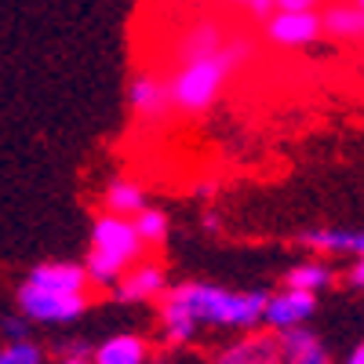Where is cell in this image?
I'll use <instances>...</instances> for the list:
<instances>
[{
	"label": "cell",
	"instance_id": "6da1fadb",
	"mask_svg": "<svg viewBox=\"0 0 364 364\" xmlns=\"http://www.w3.org/2000/svg\"><path fill=\"white\" fill-rule=\"evenodd\" d=\"M269 291H230L208 281H186L164 288L161 295V339L168 346H186L200 328H237L248 331L262 324Z\"/></svg>",
	"mask_w": 364,
	"mask_h": 364
},
{
	"label": "cell",
	"instance_id": "7a4b0ae2",
	"mask_svg": "<svg viewBox=\"0 0 364 364\" xmlns=\"http://www.w3.org/2000/svg\"><path fill=\"white\" fill-rule=\"evenodd\" d=\"M252 58H255V41L248 33H230L219 51L190 58V63H178L175 73L168 77L175 113H190V117L208 113L219 102L226 84L245 70Z\"/></svg>",
	"mask_w": 364,
	"mask_h": 364
},
{
	"label": "cell",
	"instance_id": "3957f363",
	"mask_svg": "<svg viewBox=\"0 0 364 364\" xmlns=\"http://www.w3.org/2000/svg\"><path fill=\"white\" fill-rule=\"evenodd\" d=\"M139 259H146V245L135 233V223L128 215H109V211H102L91 223V248L84 255L87 284L113 288L120 281V273Z\"/></svg>",
	"mask_w": 364,
	"mask_h": 364
},
{
	"label": "cell",
	"instance_id": "277c9868",
	"mask_svg": "<svg viewBox=\"0 0 364 364\" xmlns=\"http://www.w3.org/2000/svg\"><path fill=\"white\" fill-rule=\"evenodd\" d=\"M87 310V291H51L33 281L18 288V314L29 324H70Z\"/></svg>",
	"mask_w": 364,
	"mask_h": 364
},
{
	"label": "cell",
	"instance_id": "5b68a950",
	"mask_svg": "<svg viewBox=\"0 0 364 364\" xmlns=\"http://www.w3.org/2000/svg\"><path fill=\"white\" fill-rule=\"evenodd\" d=\"M128 109L139 124H164V120H171L175 106H171L168 77L157 70H135L128 84Z\"/></svg>",
	"mask_w": 364,
	"mask_h": 364
},
{
	"label": "cell",
	"instance_id": "8992f818",
	"mask_svg": "<svg viewBox=\"0 0 364 364\" xmlns=\"http://www.w3.org/2000/svg\"><path fill=\"white\" fill-rule=\"evenodd\" d=\"M262 37L273 48H310L321 41V11L317 8H273L262 18Z\"/></svg>",
	"mask_w": 364,
	"mask_h": 364
},
{
	"label": "cell",
	"instance_id": "52a82bcc",
	"mask_svg": "<svg viewBox=\"0 0 364 364\" xmlns=\"http://www.w3.org/2000/svg\"><path fill=\"white\" fill-rule=\"evenodd\" d=\"M317 310V295L314 291H295V288H281L266 295V306H262V324L269 331H284L295 324H306Z\"/></svg>",
	"mask_w": 364,
	"mask_h": 364
},
{
	"label": "cell",
	"instance_id": "ba28073f",
	"mask_svg": "<svg viewBox=\"0 0 364 364\" xmlns=\"http://www.w3.org/2000/svg\"><path fill=\"white\" fill-rule=\"evenodd\" d=\"M117 299L120 302H149V299H161L164 288H168V269L157 262V259H139L132 262L124 273H120V281L113 284Z\"/></svg>",
	"mask_w": 364,
	"mask_h": 364
},
{
	"label": "cell",
	"instance_id": "9c48e42d",
	"mask_svg": "<svg viewBox=\"0 0 364 364\" xmlns=\"http://www.w3.org/2000/svg\"><path fill=\"white\" fill-rule=\"evenodd\" d=\"M215 364H284L281 357V339L277 331H259V328H248V336H240L237 343H230Z\"/></svg>",
	"mask_w": 364,
	"mask_h": 364
},
{
	"label": "cell",
	"instance_id": "30bf717a",
	"mask_svg": "<svg viewBox=\"0 0 364 364\" xmlns=\"http://www.w3.org/2000/svg\"><path fill=\"white\" fill-rule=\"evenodd\" d=\"M295 245L314 255H364V230H346V226H317L295 233Z\"/></svg>",
	"mask_w": 364,
	"mask_h": 364
},
{
	"label": "cell",
	"instance_id": "8fae6325",
	"mask_svg": "<svg viewBox=\"0 0 364 364\" xmlns=\"http://www.w3.org/2000/svg\"><path fill=\"white\" fill-rule=\"evenodd\" d=\"M226 26L215 22V18H200L193 26H186L182 33L175 37L171 44V58H175V66L178 63H190V58H200V55H211V51H219L226 44Z\"/></svg>",
	"mask_w": 364,
	"mask_h": 364
},
{
	"label": "cell",
	"instance_id": "7c38bea8",
	"mask_svg": "<svg viewBox=\"0 0 364 364\" xmlns=\"http://www.w3.org/2000/svg\"><path fill=\"white\" fill-rule=\"evenodd\" d=\"M321 37L336 41V44H360L364 41V18L350 4H321Z\"/></svg>",
	"mask_w": 364,
	"mask_h": 364
},
{
	"label": "cell",
	"instance_id": "4fadbf2b",
	"mask_svg": "<svg viewBox=\"0 0 364 364\" xmlns=\"http://www.w3.org/2000/svg\"><path fill=\"white\" fill-rule=\"evenodd\" d=\"M277 339H281V357H284V364H331L324 343L314 336L306 324H295V328L277 331Z\"/></svg>",
	"mask_w": 364,
	"mask_h": 364
},
{
	"label": "cell",
	"instance_id": "5bb4252c",
	"mask_svg": "<svg viewBox=\"0 0 364 364\" xmlns=\"http://www.w3.org/2000/svg\"><path fill=\"white\" fill-rule=\"evenodd\" d=\"M26 281L51 288V291H87V273L80 262H41L29 269Z\"/></svg>",
	"mask_w": 364,
	"mask_h": 364
},
{
	"label": "cell",
	"instance_id": "9a60e30c",
	"mask_svg": "<svg viewBox=\"0 0 364 364\" xmlns=\"http://www.w3.org/2000/svg\"><path fill=\"white\" fill-rule=\"evenodd\" d=\"M91 360H95V364H149V343L142 336L124 331V336L106 339Z\"/></svg>",
	"mask_w": 364,
	"mask_h": 364
},
{
	"label": "cell",
	"instance_id": "2e32d148",
	"mask_svg": "<svg viewBox=\"0 0 364 364\" xmlns=\"http://www.w3.org/2000/svg\"><path fill=\"white\" fill-rule=\"evenodd\" d=\"M336 284V269H331L324 259H302V262H295L288 273H284V288H295V291H314V295H321L324 288H331Z\"/></svg>",
	"mask_w": 364,
	"mask_h": 364
},
{
	"label": "cell",
	"instance_id": "e0dca14e",
	"mask_svg": "<svg viewBox=\"0 0 364 364\" xmlns=\"http://www.w3.org/2000/svg\"><path fill=\"white\" fill-rule=\"evenodd\" d=\"M142 208H146V190L132 178H113L102 190V211H109V215H128L132 219Z\"/></svg>",
	"mask_w": 364,
	"mask_h": 364
},
{
	"label": "cell",
	"instance_id": "ac0fdd59",
	"mask_svg": "<svg viewBox=\"0 0 364 364\" xmlns=\"http://www.w3.org/2000/svg\"><path fill=\"white\" fill-rule=\"evenodd\" d=\"M132 223H135V233L142 237V245L146 248H164L168 245V215L161 208H142L139 215H132Z\"/></svg>",
	"mask_w": 364,
	"mask_h": 364
},
{
	"label": "cell",
	"instance_id": "d6986e66",
	"mask_svg": "<svg viewBox=\"0 0 364 364\" xmlns=\"http://www.w3.org/2000/svg\"><path fill=\"white\" fill-rule=\"evenodd\" d=\"M0 364H44V350L33 339H15V343H4Z\"/></svg>",
	"mask_w": 364,
	"mask_h": 364
},
{
	"label": "cell",
	"instance_id": "ffe728a7",
	"mask_svg": "<svg viewBox=\"0 0 364 364\" xmlns=\"http://www.w3.org/2000/svg\"><path fill=\"white\" fill-rule=\"evenodd\" d=\"M223 4H230V8H237V11H245L252 22H262L273 8H277L273 0H223Z\"/></svg>",
	"mask_w": 364,
	"mask_h": 364
},
{
	"label": "cell",
	"instance_id": "44dd1931",
	"mask_svg": "<svg viewBox=\"0 0 364 364\" xmlns=\"http://www.w3.org/2000/svg\"><path fill=\"white\" fill-rule=\"evenodd\" d=\"M0 328H4V339H8V343H15V339H29V321H26L22 314H18V317H8Z\"/></svg>",
	"mask_w": 364,
	"mask_h": 364
},
{
	"label": "cell",
	"instance_id": "7402d4cb",
	"mask_svg": "<svg viewBox=\"0 0 364 364\" xmlns=\"http://www.w3.org/2000/svg\"><path fill=\"white\" fill-rule=\"evenodd\" d=\"M277 8H291V11H302V8H321L328 0H273Z\"/></svg>",
	"mask_w": 364,
	"mask_h": 364
},
{
	"label": "cell",
	"instance_id": "603a6c76",
	"mask_svg": "<svg viewBox=\"0 0 364 364\" xmlns=\"http://www.w3.org/2000/svg\"><path fill=\"white\" fill-rule=\"evenodd\" d=\"M346 281H350L353 288H364V255H357V262H353L350 273H346Z\"/></svg>",
	"mask_w": 364,
	"mask_h": 364
},
{
	"label": "cell",
	"instance_id": "cb8c5ba5",
	"mask_svg": "<svg viewBox=\"0 0 364 364\" xmlns=\"http://www.w3.org/2000/svg\"><path fill=\"white\" fill-rule=\"evenodd\" d=\"M343 364H364V343H357V346L350 350V357H346Z\"/></svg>",
	"mask_w": 364,
	"mask_h": 364
},
{
	"label": "cell",
	"instance_id": "d4e9b609",
	"mask_svg": "<svg viewBox=\"0 0 364 364\" xmlns=\"http://www.w3.org/2000/svg\"><path fill=\"white\" fill-rule=\"evenodd\" d=\"M58 364H95V360H91V357H63Z\"/></svg>",
	"mask_w": 364,
	"mask_h": 364
},
{
	"label": "cell",
	"instance_id": "484cf974",
	"mask_svg": "<svg viewBox=\"0 0 364 364\" xmlns=\"http://www.w3.org/2000/svg\"><path fill=\"white\" fill-rule=\"evenodd\" d=\"M350 4H353V8L360 11V18H364V0H350Z\"/></svg>",
	"mask_w": 364,
	"mask_h": 364
}]
</instances>
